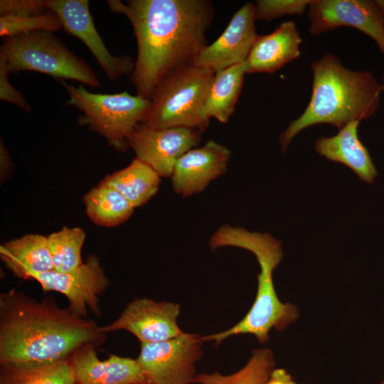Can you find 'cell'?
<instances>
[{
    "label": "cell",
    "instance_id": "obj_1",
    "mask_svg": "<svg viewBox=\"0 0 384 384\" xmlns=\"http://www.w3.org/2000/svg\"><path fill=\"white\" fill-rule=\"evenodd\" d=\"M111 11L124 15L137 42L132 82L137 95L150 100L159 83L192 64L207 46L206 33L213 20L207 0H107Z\"/></svg>",
    "mask_w": 384,
    "mask_h": 384
},
{
    "label": "cell",
    "instance_id": "obj_2",
    "mask_svg": "<svg viewBox=\"0 0 384 384\" xmlns=\"http://www.w3.org/2000/svg\"><path fill=\"white\" fill-rule=\"evenodd\" d=\"M87 318L12 289L0 294V364L69 360L82 348L101 346L106 333Z\"/></svg>",
    "mask_w": 384,
    "mask_h": 384
},
{
    "label": "cell",
    "instance_id": "obj_3",
    "mask_svg": "<svg viewBox=\"0 0 384 384\" xmlns=\"http://www.w3.org/2000/svg\"><path fill=\"white\" fill-rule=\"evenodd\" d=\"M311 68L310 101L304 112L280 134L282 153L306 128L329 124L340 130L352 122L369 118L379 107L383 87L370 72L349 70L332 53L314 61Z\"/></svg>",
    "mask_w": 384,
    "mask_h": 384
},
{
    "label": "cell",
    "instance_id": "obj_4",
    "mask_svg": "<svg viewBox=\"0 0 384 384\" xmlns=\"http://www.w3.org/2000/svg\"><path fill=\"white\" fill-rule=\"evenodd\" d=\"M212 250L231 246L251 252L256 257L260 272L257 275V291L255 301L246 315L231 328L215 334L203 336L204 341H215V346L228 337L250 334L264 343L270 340L269 333L274 329H285L299 316L297 307L279 300L273 282V272L283 257L281 242L270 233L251 232L243 228L224 225L209 240Z\"/></svg>",
    "mask_w": 384,
    "mask_h": 384
},
{
    "label": "cell",
    "instance_id": "obj_5",
    "mask_svg": "<svg viewBox=\"0 0 384 384\" xmlns=\"http://www.w3.org/2000/svg\"><path fill=\"white\" fill-rule=\"evenodd\" d=\"M0 61L9 74L33 71L48 75L60 82L73 80L91 87L101 86L92 68L53 32L47 31L3 38Z\"/></svg>",
    "mask_w": 384,
    "mask_h": 384
},
{
    "label": "cell",
    "instance_id": "obj_6",
    "mask_svg": "<svg viewBox=\"0 0 384 384\" xmlns=\"http://www.w3.org/2000/svg\"><path fill=\"white\" fill-rule=\"evenodd\" d=\"M215 72L193 64L163 79L154 90L143 124L156 129L186 127L203 132L209 124L204 105Z\"/></svg>",
    "mask_w": 384,
    "mask_h": 384
},
{
    "label": "cell",
    "instance_id": "obj_7",
    "mask_svg": "<svg viewBox=\"0 0 384 384\" xmlns=\"http://www.w3.org/2000/svg\"><path fill=\"white\" fill-rule=\"evenodd\" d=\"M61 82L69 96L65 105L82 112L78 123L102 135L116 150L125 151L129 147L127 139L134 127L143 122L151 100L132 95L127 91L93 93L82 84L76 87L65 81Z\"/></svg>",
    "mask_w": 384,
    "mask_h": 384
},
{
    "label": "cell",
    "instance_id": "obj_8",
    "mask_svg": "<svg viewBox=\"0 0 384 384\" xmlns=\"http://www.w3.org/2000/svg\"><path fill=\"white\" fill-rule=\"evenodd\" d=\"M203 336L183 332L161 342H140L136 359L146 384H191L203 355Z\"/></svg>",
    "mask_w": 384,
    "mask_h": 384
},
{
    "label": "cell",
    "instance_id": "obj_9",
    "mask_svg": "<svg viewBox=\"0 0 384 384\" xmlns=\"http://www.w3.org/2000/svg\"><path fill=\"white\" fill-rule=\"evenodd\" d=\"M45 292H56L68 299L69 309L75 315L87 318L90 311L100 316V297L110 285L99 258L90 255L77 270L70 272L53 270L34 275Z\"/></svg>",
    "mask_w": 384,
    "mask_h": 384
},
{
    "label": "cell",
    "instance_id": "obj_10",
    "mask_svg": "<svg viewBox=\"0 0 384 384\" xmlns=\"http://www.w3.org/2000/svg\"><path fill=\"white\" fill-rule=\"evenodd\" d=\"M307 14L311 35L353 27L370 37L384 55V19L375 1L313 0Z\"/></svg>",
    "mask_w": 384,
    "mask_h": 384
},
{
    "label": "cell",
    "instance_id": "obj_11",
    "mask_svg": "<svg viewBox=\"0 0 384 384\" xmlns=\"http://www.w3.org/2000/svg\"><path fill=\"white\" fill-rule=\"evenodd\" d=\"M200 130L186 127L163 129L138 124L127 139L137 159L161 177H171L176 161L201 141Z\"/></svg>",
    "mask_w": 384,
    "mask_h": 384
},
{
    "label": "cell",
    "instance_id": "obj_12",
    "mask_svg": "<svg viewBox=\"0 0 384 384\" xmlns=\"http://www.w3.org/2000/svg\"><path fill=\"white\" fill-rule=\"evenodd\" d=\"M46 5L57 15L67 33L84 43L110 80L132 73L134 63L132 58L114 56L105 46L94 24L89 1L46 0Z\"/></svg>",
    "mask_w": 384,
    "mask_h": 384
},
{
    "label": "cell",
    "instance_id": "obj_13",
    "mask_svg": "<svg viewBox=\"0 0 384 384\" xmlns=\"http://www.w3.org/2000/svg\"><path fill=\"white\" fill-rule=\"evenodd\" d=\"M179 313L178 304L139 298L129 303L114 321L100 329L104 333L127 331L140 342H161L183 333L177 324Z\"/></svg>",
    "mask_w": 384,
    "mask_h": 384
},
{
    "label": "cell",
    "instance_id": "obj_14",
    "mask_svg": "<svg viewBox=\"0 0 384 384\" xmlns=\"http://www.w3.org/2000/svg\"><path fill=\"white\" fill-rule=\"evenodd\" d=\"M255 21V4L247 2L233 16L219 38L207 45L192 64L217 72L243 63L257 36Z\"/></svg>",
    "mask_w": 384,
    "mask_h": 384
},
{
    "label": "cell",
    "instance_id": "obj_15",
    "mask_svg": "<svg viewBox=\"0 0 384 384\" xmlns=\"http://www.w3.org/2000/svg\"><path fill=\"white\" fill-rule=\"evenodd\" d=\"M230 158V150L213 140L188 150L176 161L171 176L175 193L186 197L204 191L226 171Z\"/></svg>",
    "mask_w": 384,
    "mask_h": 384
},
{
    "label": "cell",
    "instance_id": "obj_16",
    "mask_svg": "<svg viewBox=\"0 0 384 384\" xmlns=\"http://www.w3.org/2000/svg\"><path fill=\"white\" fill-rule=\"evenodd\" d=\"M94 346H86L69 359L76 384H146L136 359L110 355L100 360Z\"/></svg>",
    "mask_w": 384,
    "mask_h": 384
},
{
    "label": "cell",
    "instance_id": "obj_17",
    "mask_svg": "<svg viewBox=\"0 0 384 384\" xmlns=\"http://www.w3.org/2000/svg\"><path fill=\"white\" fill-rule=\"evenodd\" d=\"M302 38L296 24L281 23L270 34L257 36L244 62L245 73H274L300 55Z\"/></svg>",
    "mask_w": 384,
    "mask_h": 384
},
{
    "label": "cell",
    "instance_id": "obj_18",
    "mask_svg": "<svg viewBox=\"0 0 384 384\" xmlns=\"http://www.w3.org/2000/svg\"><path fill=\"white\" fill-rule=\"evenodd\" d=\"M360 122H352L330 137L319 138L314 144L316 151L326 159L346 165L359 178L372 183L378 172L368 149L358 137Z\"/></svg>",
    "mask_w": 384,
    "mask_h": 384
},
{
    "label": "cell",
    "instance_id": "obj_19",
    "mask_svg": "<svg viewBox=\"0 0 384 384\" xmlns=\"http://www.w3.org/2000/svg\"><path fill=\"white\" fill-rule=\"evenodd\" d=\"M0 257L16 277L31 279L41 273L53 270L47 236L28 234L0 246Z\"/></svg>",
    "mask_w": 384,
    "mask_h": 384
},
{
    "label": "cell",
    "instance_id": "obj_20",
    "mask_svg": "<svg viewBox=\"0 0 384 384\" xmlns=\"http://www.w3.org/2000/svg\"><path fill=\"white\" fill-rule=\"evenodd\" d=\"M245 74L244 63L215 72L203 108L206 119L228 122L242 90Z\"/></svg>",
    "mask_w": 384,
    "mask_h": 384
},
{
    "label": "cell",
    "instance_id": "obj_21",
    "mask_svg": "<svg viewBox=\"0 0 384 384\" xmlns=\"http://www.w3.org/2000/svg\"><path fill=\"white\" fill-rule=\"evenodd\" d=\"M102 182L118 191L136 208L146 203L157 192L161 176L135 158L128 166L107 176Z\"/></svg>",
    "mask_w": 384,
    "mask_h": 384
},
{
    "label": "cell",
    "instance_id": "obj_22",
    "mask_svg": "<svg viewBox=\"0 0 384 384\" xmlns=\"http://www.w3.org/2000/svg\"><path fill=\"white\" fill-rule=\"evenodd\" d=\"M0 384H76L69 360L0 364Z\"/></svg>",
    "mask_w": 384,
    "mask_h": 384
},
{
    "label": "cell",
    "instance_id": "obj_23",
    "mask_svg": "<svg viewBox=\"0 0 384 384\" xmlns=\"http://www.w3.org/2000/svg\"><path fill=\"white\" fill-rule=\"evenodd\" d=\"M83 202L90 220L105 227L124 223L134 208L122 194L102 181L84 196Z\"/></svg>",
    "mask_w": 384,
    "mask_h": 384
},
{
    "label": "cell",
    "instance_id": "obj_24",
    "mask_svg": "<svg viewBox=\"0 0 384 384\" xmlns=\"http://www.w3.org/2000/svg\"><path fill=\"white\" fill-rule=\"evenodd\" d=\"M274 353L270 348L252 351L247 363L230 375L218 372L196 375L193 383L198 384H265L275 368Z\"/></svg>",
    "mask_w": 384,
    "mask_h": 384
},
{
    "label": "cell",
    "instance_id": "obj_25",
    "mask_svg": "<svg viewBox=\"0 0 384 384\" xmlns=\"http://www.w3.org/2000/svg\"><path fill=\"white\" fill-rule=\"evenodd\" d=\"M47 239L55 271L70 272L83 264L81 250L85 233L82 229L64 227L50 234Z\"/></svg>",
    "mask_w": 384,
    "mask_h": 384
},
{
    "label": "cell",
    "instance_id": "obj_26",
    "mask_svg": "<svg viewBox=\"0 0 384 384\" xmlns=\"http://www.w3.org/2000/svg\"><path fill=\"white\" fill-rule=\"evenodd\" d=\"M61 28L59 18L50 11L32 17L0 16V36L2 38L40 30L53 32Z\"/></svg>",
    "mask_w": 384,
    "mask_h": 384
},
{
    "label": "cell",
    "instance_id": "obj_27",
    "mask_svg": "<svg viewBox=\"0 0 384 384\" xmlns=\"http://www.w3.org/2000/svg\"><path fill=\"white\" fill-rule=\"evenodd\" d=\"M313 0H258L255 4V20L270 21L285 15H302Z\"/></svg>",
    "mask_w": 384,
    "mask_h": 384
},
{
    "label": "cell",
    "instance_id": "obj_28",
    "mask_svg": "<svg viewBox=\"0 0 384 384\" xmlns=\"http://www.w3.org/2000/svg\"><path fill=\"white\" fill-rule=\"evenodd\" d=\"M48 11L46 0L0 1V16L32 17Z\"/></svg>",
    "mask_w": 384,
    "mask_h": 384
},
{
    "label": "cell",
    "instance_id": "obj_29",
    "mask_svg": "<svg viewBox=\"0 0 384 384\" xmlns=\"http://www.w3.org/2000/svg\"><path fill=\"white\" fill-rule=\"evenodd\" d=\"M9 75L4 64L0 61V99L18 106L24 112H30L31 106L23 95L11 85Z\"/></svg>",
    "mask_w": 384,
    "mask_h": 384
},
{
    "label": "cell",
    "instance_id": "obj_30",
    "mask_svg": "<svg viewBox=\"0 0 384 384\" xmlns=\"http://www.w3.org/2000/svg\"><path fill=\"white\" fill-rule=\"evenodd\" d=\"M265 384H297L292 376L284 368H274Z\"/></svg>",
    "mask_w": 384,
    "mask_h": 384
},
{
    "label": "cell",
    "instance_id": "obj_31",
    "mask_svg": "<svg viewBox=\"0 0 384 384\" xmlns=\"http://www.w3.org/2000/svg\"><path fill=\"white\" fill-rule=\"evenodd\" d=\"M376 5L378 6V7L379 8L381 14H382V16L383 17V19H384V1H375Z\"/></svg>",
    "mask_w": 384,
    "mask_h": 384
},
{
    "label": "cell",
    "instance_id": "obj_32",
    "mask_svg": "<svg viewBox=\"0 0 384 384\" xmlns=\"http://www.w3.org/2000/svg\"><path fill=\"white\" fill-rule=\"evenodd\" d=\"M381 85H382V87H383V91H384V73H383V80H382Z\"/></svg>",
    "mask_w": 384,
    "mask_h": 384
},
{
    "label": "cell",
    "instance_id": "obj_33",
    "mask_svg": "<svg viewBox=\"0 0 384 384\" xmlns=\"http://www.w3.org/2000/svg\"><path fill=\"white\" fill-rule=\"evenodd\" d=\"M379 384H384V377Z\"/></svg>",
    "mask_w": 384,
    "mask_h": 384
}]
</instances>
